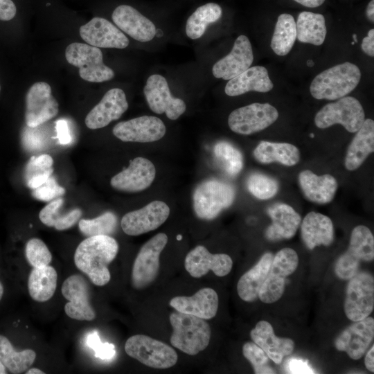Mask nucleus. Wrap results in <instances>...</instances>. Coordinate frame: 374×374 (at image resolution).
<instances>
[{
    "mask_svg": "<svg viewBox=\"0 0 374 374\" xmlns=\"http://www.w3.org/2000/svg\"><path fill=\"white\" fill-rule=\"evenodd\" d=\"M118 251L117 241L110 235L87 237L77 247L73 256L76 267L97 286L107 284L111 278L108 265Z\"/></svg>",
    "mask_w": 374,
    "mask_h": 374,
    "instance_id": "nucleus-1",
    "label": "nucleus"
},
{
    "mask_svg": "<svg viewBox=\"0 0 374 374\" xmlns=\"http://www.w3.org/2000/svg\"><path fill=\"white\" fill-rule=\"evenodd\" d=\"M361 76L360 69L355 64H339L317 75L310 84V91L318 100H337L353 91Z\"/></svg>",
    "mask_w": 374,
    "mask_h": 374,
    "instance_id": "nucleus-2",
    "label": "nucleus"
},
{
    "mask_svg": "<svg viewBox=\"0 0 374 374\" xmlns=\"http://www.w3.org/2000/svg\"><path fill=\"white\" fill-rule=\"evenodd\" d=\"M173 331L170 341L177 349L190 355L204 350L211 339V328L205 319L178 311L170 314Z\"/></svg>",
    "mask_w": 374,
    "mask_h": 374,
    "instance_id": "nucleus-3",
    "label": "nucleus"
},
{
    "mask_svg": "<svg viewBox=\"0 0 374 374\" xmlns=\"http://www.w3.org/2000/svg\"><path fill=\"white\" fill-rule=\"evenodd\" d=\"M235 197V190L231 184L217 179L205 180L194 190V211L199 219L213 220L233 204Z\"/></svg>",
    "mask_w": 374,
    "mask_h": 374,
    "instance_id": "nucleus-4",
    "label": "nucleus"
},
{
    "mask_svg": "<svg viewBox=\"0 0 374 374\" xmlns=\"http://www.w3.org/2000/svg\"><path fill=\"white\" fill-rule=\"evenodd\" d=\"M365 120L360 102L353 96H344L323 106L315 115L314 124L320 129L335 124L341 125L348 132H356Z\"/></svg>",
    "mask_w": 374,
    "mask_h": 374,
    "instance_id": "nucleus-5",
    "label": "nucleus"
},
{
    "mask_svg": "<svg viewBox=\"0 0 374 374\" xmlns=\"http://www.w3.org/2000/svg\"><path fill=\"white\" fill-rule=\"evenodd\" d=\"M67 62L79 68V75L84 80L103 82L114 77V71L103 62V53L98 47L73 42L65 50Z\"/></svg>",
    "mask_w": 374,
    "mask_h": 374,
    "instance_id": "nucleus-6",
    "label": "nucleus"
},
{
    "mask_svg": "<svg viewBox=\"0 0 374 374\" xmlns=\"http://www.w3.org/2000/svg\"><path fill=\"white\" fill-rule=\"evenodd\" d=\"M125 353L144 365L165 369L177 362L176 351L166 344L144 335H135L125 344Z\"/></svg>",
    "mask_w": 374,
    "mask_h": 374,
    "instance_id": "nucleus-7",
    "label": "nucleus"
},
{
    "mask_svg": "<svg viewBox=\"0 0 374 374\" xmlns=\"http://www.w3.org/2000/svg\"><path fill=\"white\" fill-rule=\"evenodd\" d=\"M299 264L296 252L291 248H283L274 256L267 277L262 283L258 298L265 303L278 301L284 292L287 276L292 274Z\"/></svg>",
    "mask_w": 374,
    "mask_h": 374,
    "instance_id": "nucleus-8",
    "label": "nucleus"
},
{
    "mask_svg": "<svg viewBox=\"0 0 374 374\" xmlns=\"http://www.w3.org/2000/svg\"><path fill=\"white\" fill-rule=\"evenodd\" d=\"M167 242L166 234L159 233L141 247L132 270V284L134 288H145L156 279L159 270L160 254Z\"/></svg>",
    "mask_w": 374,
    "mask_h": 374,
    "instance_id": "nucleus-9",
    "label": "nucleus"
},
{
    "mask_svg": "<svg viewBox=\"0 0 374 374\" xmlns=\"http://www.w3.org/2000/svg\"><path fill=\"white\" fill-rule=\"evenodd\" d=\"M278 118V110L269 103H254L233 110L228 124L233 132L249 135L266 129Z\"/></svg>",
    "mask_w": 374,
    "mask_h": 374,
    "instance_id": "nucleus-10",
    "label": "nucleus"
},
{
    "mask_svg": "<svg viewBox=\"0 0 374 374\" xmlns=\"http://www.w3.org/2000/svg\"><path fill=\"white\" fill-rule=\"evenodd\" d=\"M344 302L346 317L353 321L370 315L374 307V279L368 273H357L349 279Z\"/></svg>",
    "mask_w": 374,
    "mask_h": 374,
    "instance_id": "nucleus-11",
    "label": "nucleus"
},
{
    "mask_svg": "<svg viewBox=\"0 0 374 374\" xmlns=\"http://www.w3.org/2000/svg\"><path fill=\"white\" fill-rule=\"evenodd\" d=\"M59 112L57 101L51 93V86L37 82L26 95L25 121L27 126L38 127L54 118Z\"/></svg>",
    "mask_w": 374,
    "mask_h": 374,
    "instance_id": "nucleus-12",
    "label": "nucleus"
},
{
    "mask_svg": "<svg viewBox=\"0 0 374 374\" xmlns=\"http://www.w3.org/2000/svg\"><path fill=\"white\" fill-rule=\"evenodd\" d=\"M150 109L158 114L165 113L170 120H176L186 109L184 101L171 95L166 79L159 74L150 75L143 89Z\"/></svg>",
    "mask_w": 374,
    "mask_h": 374,
    "instance_id": "nucleus-13",
    "label": "nucleus"
},
{
    "mask_svg": "<svg viewBox=\"0 0 374 374\" xmlns=\"http://www.w3.org/2000/svg\"><path fill=\"white\" fill-rule=\"evenodd\" d=\"M62 296L68 301L64 312L71 319L91 321L96 312L90 303V290L87 280L81 275L73 274L66 278L61 287Z\"/></svg>",
    "mask_w": 374,
    "mask_h": 374,
    "instance_id": "nucleus-14",
    "label": "nucleus"
},
{
    "mask_svg": "<svg viewBox=\"0 0 374 374\" xmlns=\"http://www.w3.org/2000/svg\"><path fill=\"white\" fill-rule=\"evenodd\" d=\"M170 215V208L163 202L153 201L144 207L123 215L121 226L125 233L139 235L157 229Z\"/></svg>",
    "mask_w": 374,
    "mask_h": 374,
    "instance_id": "nucleus-15",
    "label": "nucleus"
},
{
    "mask_svg": "<svg viewBox=\"0 0 374 374\" xmlns=\"http://www.w3.org/2000/svg\"><path fill=\"white\" fill-rule=\"evenodd\" d=\"M112 132L116 138L124 142L150 143L163 138L166 128L160 118L142 116L119 122Z\"/></svg>",
    "mask_w": 374,
    "mask_h": 374,
    "instance_id": "nucleus-16",
    "label": "nucleus"
},
{
    "mask_svg": "<svg viewBox=\"0 0 374 374\" xmlns=\"http://www.w3.org/2000/svg\"><path fill=\"white\" fill-rule=\"evenodd\" d=\"M155 175V167L149 159L136 157L130 161L127 168L112 177L110 185L120 191L139 192L150 186Z\"/></svg>",
    "mask_w": 374,
    "mask_h": 374,
    "instance_id": "nucleus-17",
    "label": "nucleus"
},
{
    "mask_svg": "<svg viewBox=\"0 0 374 374\" xmlns=\"http://www.w3.org/2000/svg\"><path fill=\"white\" fill-rule=\"evenodd\" d=\"M184 266L186 270L194 278H200L210 270L216 276L222 277L231 271L233 261L227 254H213L205 247L198 245L188 253Z\"/></svg>",
    "mask_w": 374,
    "mask_h": 374,
    "instance_id": "nucleus-18",
    "label": "nucleus"
},
{
    "mask_svg": "<svg viewBox=\"0 0 374 374\" xmlns=\"http://www.w3.org/2000/svg\"><path fill=\"white\" fill-rule=\"evenodd\" d=\"M127 109L128 103L123 90L111 89L87 114L85 125L91 130L105 127L112 121L120 118Z\"/></svg>",
    "mask_w": 374,
    "mask_h": 374,
    "instance_id": "nucleus-19",
    "label": "nucleus"
},
{
    "mask_svg": "<svg viewBox=\"0 0 374 374\" xmlns=\"http://www.w3.org/2000/svg\"><path fill=\"white\" fill-rule=\"evenodd\" d=\"M253 61L251 42L245 35L235 39L231 52L213 66L212 72L216 78L229 80L249 69Z\"/></svg>",
    "mask_w": 374,
    "mask_h": 374,
    "instance_id": "nucleus-20",
    "label": "nucleus"
},
{
    "mask_svg": "<svg viewBox=\"0 0 374 374\" xmlns=\"http://www.w3.org/2000/svg\"><path fill=\"white\" fill-rule=\"evenodd\" d=\"M82 39L98 48H125L129 39L110 21L102 17H93L80 28Z\"/></svg>",
    "mask_w": 374,
    "mask_h": 374,
    "instance_id": "nucleus-21",
    "label": "nucleus"
},
{
    "mask_svg": "<svg viewBox=\"0 0 374 374\" xmlns=\"http://www.w3.org/2000/svg\"><path fill=\"white\" fill-rule=\"evenodd\" d=\"M374 337V319L372 317L355 321L336 339L338 350L345 351L353 359H360Z\"/></svg>",
    "mask_w": 374,
    "mask_h": 374,
    "instance_id": "nucleus-22",
    "label": "nucleus"
},
{
    "mask_svg": "<svg viewBox=\"0 0 374 374\" xmlns=\"http://www.w3.org/2000/svg\"><path fill=\"white\" fill-rule=\"evenodd\" d=\"M112 18L121 30L139 42H149L156 35L154 24L130 6H118L114 9Z\"/></svg>",
    "mask_w": 374,
    "mask_h": 374,
    "instance_id": "nucleus-23",
    "label": "nucleus"
},
{
    "mask_svg": "<svg viewBox=\"0 0 374 374\" xmlns=\"http://www.w3.org/2000/svg\"><path fill=\"white\" fill-rule=\"evenodd\" d=\"M218 296L212 288L204 287L191 296H178L170 301L176 311L194 315L203 319L213 318L218 309Z\"/></svg>",
    "mask_w": 374,
    "mask_h": 374,
    "instance_id": "nucleus-24",
    "label": "nucleus"
},
{
    "mask_svg": "<svg viewBox=\"0 0 374 374\" xmlns=\"http://www.w3.org/2000/svg\"><path fill=\"white\" fill-rule=\"evenodd\" d=\"M250 336L253 342L277 364L281 363L285 356L291 355L294 348L293 340L276 337L271 325L266 321L258 322L251 330Z\"/></svg>",
    "mask_w": 374,
    "mask_h": 374,
    "instance_id": "nucleus-25",
    "label": "nucleus"
},
{
    "mask_svg": "<svg viewBox=\"0 0 374 374\" xmlns=\"http://www.w3.org/2000/svg\"><path fill=\"white\" fill-rule=\"evenodd\" d=\"M271 224L265 231L271 241L290 239L296 234L301 222L300 215L290 205L278 203L267 209Z\"/></svg>",
    "mask_w": 374,
    "mask_h": 374,
    "instance_id": "nucleus-26",
    "label": "nucleus"
},
{
    "mask_svg": "<svg viewBox=\"0 0 374 374\" xmlns=\"http://www.w3.org/2000/svg\"><path fill=\"white\" fill-rule=\"evenodd\" d=\"M298 180L306 199L319 204L330 202L338 188L337 181L333 176L328 174L317 175L309 170L301 171Z\"/></svg>",
    "mask_w": 374,
    "mask_h": 374,
    "instance_id": "nucleus-27",
    "label": "nucleus"
},
{
    "mask_svg": "<svg viewBox=\"0 0 374 374\" xmlns=\"http://www.w3.org/2000/svg\"><path fill=\"white\" fill-rule=\"evenodd\" d=\"M273 87L267 69L262 66H254L229 80L224 91L229 96H237L249 91L266 93Z\"/></svg>",
    "mask_w": 374,
    "mask_h": 374,
    "instance_id": "nucleus-28",
    "label": "nucleus"
},
{
    "mask_svg": "<svg viewBox=\"0 0 374 374\" xmlns=\"http://www.w3.org/2000/svg\"><path fill=\"white\" fill-rule=\"evenodd\" d=\"M301 233L305 246L313 249L319 245L329 246L334 239V229L332 220L328 216L314 211L308 213L304 217Z\"/></svg>",
    "mask_w": 374,
    "mask_h": 374,
    "instance_id": "nucleus-29",
    "label": "nucleus"
},
{
    "mask_svg": "<svg viewBox=\"0 0 374 374\" xmlns=\"http://www.w3.org/2000/svg\"><path fill=\"white\" fill-rule=\"evenodd\" d=\"M373 151L374 121L366 118L348 148L344 160L345 168L350 171L357 169Z\"/></svg>",
    "mask_w": 374,
    "mask_h": 374,
    "instance_id": "nucleus-30",
    "label": "nucleus"
},
{
    "mask_svg": "<svg viewBox=\"0 0 374 374\" xmlns=\"http://www.w3.org/2000/svg\"><path fill=\"white\" fill-rule=\"evenodd\" d=\"M273 258L271 253H265L256 265L240 277L237 291L241 299L251 302L258 298L260 289L267 277Z\"/></svg>",
    "mask_w": 374,
    "mask_h": 374,
    "instance_id": "nucleus-31",
    "label": "nucleus"
},
{
    "mask_svg": "<svg viewBox=\"0 0 374 374\" xmlns=\"http://www.w3.org/2000/svg\"><path fill=\"white\" fill-rule=\"evenodd\" d=\"M253 154L256 161L268 164L278 162L286 166H293L300 160V152L294 145L288 143L260 141Z\"/></svg>",
    "mask_w": 374,
    "mask_h": 374,
    "instance_id": "nucleus-32",
    "label": "nucleus"
},
{
    "mask_svg": "<svg viewBox=\"0 0 374 374\" xmlns=\"http://www.w3.org/2000/svg\"><path fill=\"white\" fill-rule=\"evenodd\" d=\"M57 282V274L52 266L33 267L28 279L30 296L35 301L46 302L54 295Z\"/></svg>",
    "mask_w": 374,
    "mask_h": 374,
    "instance_id": "nucleus-33",
    "label": "nucleus"
},
{
    "mask_svg": "<svg viewBox=\"0 0 374 374\" xmlns=\"http://www.w3.org/2000/svg\"><path fill=\"white\" fill-rule=\"evenodd\" d=\"M296 39L302 43L321 45L327 29L323 15L308 11L299 13L296 23Z\"/></svg>",
    "mask_w": 374,
    "mask_h": 374,
    "instance_id": "nucleus-34",
    "label": "nucleus"
},
{
    "mask_svg": "<svg viewBox=\"0 0 374 374\" xmlns=\"http://www.w3.org/2000/svg\"><path fill=\"white\" fill-rule=\"evenodd\" d=\"M63 204L64 199L57 197L46 205L39 213L42 223L57 231H64L72 227L80 218L82 211L76 208L62 212L61 208Z\"/></svg>",
    "mask_w": 374,
    "mask_h": 374,
    "instance_id": "nucleus-35",
    "label": "nucleus"
},
{
    "mask_svg": "<svg viewBox=\"0 0 374 374\" xmlns=\"http://www.w3.org/2000/svg\"><path fill=\"white\" fill-rule=\"evenodd\" d=\"M36 353L32 349L16 351L10 340L0 335V361L5 367L14 374L26 371L34 363Z\"/></svg>",
    "mask_w": 374,
    "mask_h": 374,
    "instance_id": "nucleus-36",
    "label": "nucleus"
},
{
    "mask_svg": "<svg viewBox=\"0 0 374 374\" xmlns=\"http://www.w3.org/2000/svg\"><path fill=\"white\" fill-rule=\"evenodd\" d=\"M296 39V22L292 15L283 13L278 17L270 46L278 55L284 56L292 50Z\"/></svg>",
    "mask_w": 374,
    "mask_h": 374,
    "instance_id": "nucleus-37",
    "label": "nucleus"
},
{
    "mask_svg": "<svg viewBox=\"0 0 374 374\" xmlns=\"http://www.w3.org/2000/svg\"><path fill=\"white\" fill-rule=\"evenodd\" d=\"M222 15V10L215 3H207L198 7L188 18L186 24L187 36L196 39L201 37L209 24L218 21Z\"/></svg>",
    "mask_w": 374,
    "mask_h": 374,
    "instance_id": "nucleus-38",
    "label": "nucleus"
},
{
    "mask_svg": "<svg viewBox=\"0 0 374 374\" xmlns=\"http://www.w3.org/2000/svg\"><path fill=\"white\" fill-rule=\"evenodd\" d=\"M53 159L49 154L31 157L24 172L27 187L33 190L44 184L53 172Z\"/></svg>",
    "mask_w": 374,
    "mask_h": 374,
    "instance_id": "nucleus-39",
    "label": "nucleus"
},
{
    "mask_svg": "<svg viewBox=\"0 0 374 374\" xmlns=\"http://www.w3.org/2000/svg\"><path fill=\"white\" fill-rule=\"evenodd\" d=\"M350 255L358 260L371 261L374 258V238L364 225L355 227L351 233L348 249Z\"/></svg>",
    "mask_w": 374,
    "mask_h": 374,
    "instance_id": "nucleus-40",
    "label": "nucleus"
},
{
    "mask_svg": "<svg viewBox=\"0 0 374 374\" xmlns=\"http://www.w3.org/2000/svg\"><path fill=\"white\" fill-rule=\"evenodd\" d=\"M216 161L229 175L235 176L243 168V156L241 152L227 141H220L213 148Z\"/></svg>",
    "mask_w": 374,
    "mask_h": 374,
    "instance_id": "nucleus-41",
    "label": "nucleus"
},
{
    "mask_svg": "<svg viewBox=\"0 0 374 374\" xmlns=\"http://www.w3.org/2000/svg\"><path fill=\"white\" fill-rule=\"evenodd\" d=\"M117 226V217L107 211L92 219H81L78 223L80 232L87 237L112 234Z\"/></svg>",
    "mask_w": 374,
    "mask_h": 374,
    "instance_id": "nucleus-42",
    "label": "nucleus"
},
{
    "mask_svg": "<svg viewBox=\"0 0 374 374\" xmlns=\"http://www.w3.org/2000/svg\"><path fill=\"white\" fill-rule=\"evenodd\" d=\"M247 187L249 193L259 199H269L278 190V181L265 174L254 172L249 176Z\"/></svg>",
    "mask_w": 374,
    "mask_h": 374,
    "instance_id": "nucleus-43",
    "label": "nucleus"
},
{
    "mask_svg": "<svg viewBox=\"0 0 374 374\" xmlns=\"http://www.w3.org/2000/svg\"><path fill=\"white\" fill-rule=\"evenodd\" d=\"M25 256L33 267L48 265L52 260V254L46 244L39 238L30 239L25 247Z\"/></svg>",
    "mask_w": 374,
    "mask_h": 374,
    "instance_id": "nucleus-44",
    "label": "nucleus"
},
{
    "mask_svg": "<svg viewBox=\"0 0 374 374\" xmlns=\"http://www.w3.org/2000/svg\"><path fill=\"white\" fill-rule=\"evenodd\" d=\"M242 353L253 366L256 374L274 373L268 365L269 357L256 343L247 342L242 347Z\"/></svg>",
    "mask_w": 374,
    "mask_h": 374,
    "instance_id": "nucleus-45",
    "label": "nucleus"
},
{
    "mask_svg": "<svg viewBox=\"0 0 374 374\" xmlns=\"http://www.w3.org/2000/svg\"><path fill=\"white\" fill-rule=\"evenodd\" d=\"M65 189L51 176L44 184L33 189L32 196L38 200L49 202L64 195Z\"/></svg>",
    "mask_w": 374,
    "mask_h": 374,
    "instance_id": "nucleus-46",
    "label": "nucleus"
},
{
    "mask_svg": "<svg viewBox=\"0 0 374 374\" xmlns=\"http://www.w3.org/2000/svg\"><path fill=\"white\" fill-rule=\"evenodd\" d=\"M86 342L87 345L95 352V356L98 358L109 360L116 355L115 346L108 342L102 343L97 331L89 333Z\"/></svg>",
    "mask_w": 374,
    "mask_h": 374,
    "instance_id": "nucleus-47",
    "label": "nucleus"
},
{
    "mask_svg": "<svg viewBox=\"0 0 374 374\" xmlns=\"http://www.w3.org/2000/svg\"><path fill=\"white\" fill-rule=\"evenodd\" d=\"M359 263V260L346 251L338 258L336 262V275L339 278L349 280L358 273Z\"/></svg>",
    "mask_w": 374,
    "mask_h": 374,
    "instance_id": "nucleus-48",
    "label": "nucleus"
},
{
    "mask_svg": "<svg viewBox=\"0 0 374 374\" xmlns=\"http://www.w3.org/2000/svg\"><path fill=\"white\" fill-rule=\"evenodd\" d=\"M285 368L289 373H314L308 362L301 359L292 358L288 359L285 364Z\"/></svg>",
    "mask_w": 374,
    "mask_h": 374,
    "instance_id": "nucleus-49",
    "label": "nucleus"
},
{
    "mask_svg": "<svg viewBox=\"0 0 374 374\" xmlns=\"http://www.w3.org/2000/svg\"><path fill=\"white\" fill-rule=\"evenodd\" d=\"M55 129L59 143L62 145H68L71 142L72 137L70 133L68 123L66 120L60 119L56 122Z\"/></svg>",
    "mask_w": 374,
    "mask_h": 374,
    "instance_id": "nucleus-50",
    "label": "nucleus"
},
{
    "mask_svg": "<svg viewBox=\"0 0 374 374\" xmlns=\"http://www.w3.org/2000/svg\"><path fill=\"white\" fill-rule=\"evenodd\" d=\"M17 8L12 0H0V20L10 21L15 17Z\"/></svg>",
    "mask_w": 374,
    "mask_h": 374,
    "instance_id": "nucleus-51",
    "label": "nucleus"
},
{
    "mask_svg": "<svg viewBox=\"0 0 374 374\" xmlns=\"http://www.w3.org/2000/svg\"><path fill=\"white\" fill-rule=\"evenodd\" d=\"M361 47L364 53L370 57L374 56V29L368 32L367 36L362 39Z\"/></svg>",
    "mask_w": 374,
    "mask_h": 374,
    "instance_id": "nucleus-52",
    "label": "nucleus"
},
{
    "mask_svg": "<svg viewBox=\"0 0 374 374\" xmlns=\"http://www.w3.org/2000/svg\"><path fill=\"white\" fill-rule=\"evenodd\" d=\"M374 346L367 352L365 357V366L366 368L371 372L374 371Z\"/></svg>",
    "mask_w": 374,
    "mask_h": 374,
    "instance_id": "nucleus-53",
    "label": "nucleus"
},
{
    "mask_svg": "<svg viewBox=\"0 0 374 374\" xmlns=\"http://www.w3.org/2000/svg\"><path fill=\"white\" fill-rule=\"evenodd\" d=\"M299 4L308 8H317L321 6L326 0H294Z\"/></svg>",
    "mask_w": 374,
    "mask_h": 374,
    "instance_id": "nucleus-54",
    "label": "nucleus"
},
{
    "mask_svg": "<svg viewBox=\"0 0 374 374\" xmlns=\"http://www.w3.org/2000/svg\"><path fill=\"white\" fill-rule=\"evenodd\" d=\"M366 15L369 21L374 22V0H371L366 6Z\"/></svg>",
    "mask_w": 374,
    "mask_h": 374,
    "instance_id": "nucleus-55",
    "label": "nucleus"
},
{
    "mask_svg": "<svg viewBox=\"0 0 374 374\" xmlns=\"http://www.w3.org/2000/svg\"><path fill=\"white\" fill-rule=\"evenodd\" d=\"M26 374H44L45 373L39 369V368H28L26 373Z\"/></svg>",
    "mask_w": 374,
    "mask_h": 374,
    "instance_id": "nucleus-56",
    "label": "nucleus"
},
{
    "mask_svg": "<svg viewBox=\"0 0 374 374\" xmlns=\"http://www.w3.org/2000/svg\"><path fill=\"white\" fill-rule=\"evenodd\" d=\"M6 373H7L6 368L2 364V362L0 361V374H6Z\"/></svg>",
    "mask_w": 374,
    "mask_h": 374,
    "instance_id": "nucleus-57",
    "label": "nucleus"
},
{
    "mask_svg": "<svg viewBox=\"0 0 374 374\" xmlns=\"http://www.w3.org/2000/svg\"><path fill=\"white\" fill-rule=\"evenodd\" d=\"M3 294V286L2 283L0 282V301L2 299Z\"/></svg>",
    "mask_w": 374,
    "mask_h": 374,
    "instance_id": "nucleus-58",
    "label": "nucleus"
},
{
    "mask_svg": "<svg viewBox=\"0 0 374 374\" xmlns=\"http://www.w3.org/2000/svg\"><path fill=\"white\" fill-rule=\"evenodd\" d=\"M176 238H177V240H181L182 239V235H177Z\"/></svg>",
    "mask_w": 374,
    "mask_h": 374,
    "instance_id": "nucleus-59",
    "label": "nucleus"
},
{
    "mask_svg": "<svg viewBox=\"0 0 374 374\" xmlns=\"http://www.w3.org/2000/svg\"><path fill=\"white\" fill-rule=\"evenodd\" d=\"M353 37V39H354L355 42H357V39L356 38L357 37L356 35L354 34Z\"/></svg>",
    "mask_w": 374,
    "mask_h": 374,
    "instance_id": "nucleus-60",
    "label": "nucleus"
},
{
    "mask_svg": "<svg viewBox=\"0 0 374 374\" xmlns=\"http://www.w3.org/2000/svg\"><path fill=\"white\" fill-rule=\"evenodd\" d=\"M0 92H1V85H0Z\"/></svg>",
    "mask_w": 374,
    "mask_h": 374,
    "instance_id": "nucleus-61",
    "label": "nucleus"
}]
</instances>
